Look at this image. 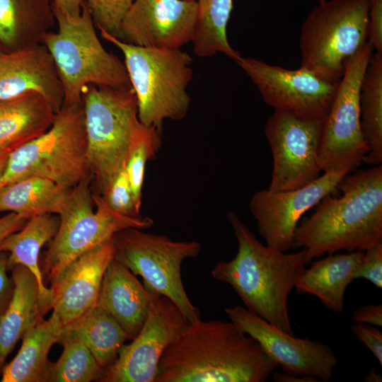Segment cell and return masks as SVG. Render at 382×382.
Masks as SVG:
<instances>
[{
  "label": "cell",
  "mask_w": 382,
  "mask_h": 382,
  "mask_svg": "<svg viewBox=\"0 0 382 382\" xmlns=\"http://www.w3.org/2000/svg\"><path fill=\"white\" fill-rule=\"evenodd\" d=\"M197 15L196 0H135L115 37L141 47L180 50L192 41Z\"/></svg>",
  "instance_id": "17"
},
{
  "label": "cell",
  "mask_w": 382,
  "mask_h": 382,
  "mask_svg": "<svg viewBox=\"0 0 382 382\" xmlns=\"http://www.w3.org/2000/svg\"><path fill=\"white\" fill-rule=\"evenodd\" d=\"M23 216L9 212L0 218V243L10 234L20 230L27 222Z\"/></svg>",
  "instance_id": "39"
},
{
  "label": "cell",
  "mask_w": 382,
  "mask_h": 382,
  "mask_svg": "<svg viewBox=\"0 0 382 382\" xmlns=\"http://www.w3.org/2000/svg\"><path fill=\"white\" fill-rule=\"evenodd\" d=\"M37 93L55 112L62 108L64 92L54 63L42 43L4 52L0 51V101Z\"/></svg>",
  "instance_id": "19"
},
{
  "label": "cell",
  "mask_w": 382,
  "mask_h": 382,
  "mask_svg": "<svg viewBox=\"0 0 382 382\" xmlns=\"http://www.w3.org/2000/svg\"><path fill=\"white\" fill-rule=\"evenodd\" d=\"M360 128L368 153L363 162L382 163V54L374 52L359 91Z\"/></svg>",
  "instance_id": "29"
},
{
  "label": "cell",
  "mask_w": 382,
  "mask_h": 382,
  "mask_svg": "<svg viewBox=\"0 0 382 382\" xmlns=\"http://www.w3.org/2000/svg\"><path fill=\"white\" fill-rule=\"evenodd\" d=\"M354 278L364 279L377 288H382V241L364 250L355 270Z\"/></svg>",
  "instance_id": "34"
},
{
  "label": "cell",
  "mask_w": 382,
  "mask_h": 382,
  "mask_svg": "<svg viewBox=\"0 0 382 382\" xmlns=\"http://www.w3.org/2000/svg\"><path fill=\"white\" fill-rule=\"evenodd\" d=\"M368 42L382 54V0H370Z\"/></svg>",
  "instance_id": "36"
},
{
  "label": "cell",
  "mask_w": 382,
  "mask_h": 382,
  "mask_svg": "<svg viewBox=\"0 0 382 382\" xmlns=\"http://www.w3.org/2000/svg\"><path fill=\"white\" fill-rule=\"evenodd\" d=\"M51 4L71 16L81 14L84 0H50Z\"/></svg>",
  "instance_id": "40"
},
{
  "label": "cell",
  "mask_w": 382,
  "mask_h": 382,
  "mask_svg": "<svg viewBox=\"0 0 382 382\" xmlns=\"http://www.w3.org/2000/svg\"><path fill=\"white\" fill-rule=\"evenodd\" d=\"M8 255L0 252V318L7 309L13 292V279L7 275Z\"/></svg>",
  "instance_id": "37"
},
{
  "label": "cell",
  "mask_w": 382,
  "mask_h": 382,
  "mask_svg": "<svg viewBox=\"0 0 382 382\" xmlns=\"http://www.w3.org/2000/svg\"><path fill=\"white\" fill-rule=\"evenodd\" d=\"M238 251L228 261L219 262L212 277L230 285L245 307L270 324L294 335L289 314L291 292L311 260L306 252L286 253L261 243L233 212L226 214Z\"/></svg>",
  "instance_id": "3"
},
{
  "label": "cell",
  "mask_w": 382,
  "mask_h": 382,
  "mask_svg": "<svg viewBox=\"0 0 382 382\" xmlns=\"http://www.w3.org/2000/svg\"><path fill=\"white\" fill-rule=\"evenodd\" d=\"M72 188L41 177H25L0 189V212L16 213L27 220L45 214H59Z\"/></svg>",
  "instance_id": "28"
},
{
  "label": "cell",
  "mask_w": 382,
  "mask_h": 382,
  "mask_svg": "<svg viewBox=\"0 0 382 382\" xmlns=\"http://www.w3.org/2000/svg\"><path fill=\"white\" fill-rule=\"evenodd\" d=\"M187 323L168 298L156 294L141 330L122 346L100 382H155L162 354Z\"/></svg>",
  "instance_id": "14"
},
{
  "label": "cell",
  "mask_w": 382,
  "mask_h": 382,
  "mask_svg": "<svg viewBox=\"0 0 382 382\" xmlns=\"http://www.w3.org/2000/svg\"><path fill=\"white\" fill-rule=\"evenodd\" d=\"M135 0H84L95 26L115 37L122 19Z\"/></svg>",
  "instance_id": "32"
},
{
  "label": "cell",
  "mask_w": 382,
  "mask_h": 382,
  "mask_svg": "<svg viewBox=\"0 0 382 382\" xmlns=\"http://www.w3.org/2000/svg\"><path fill=\"white\" fill-rule=\"evenodd\" d=\"M161 133L154 127L144 125L125 168L134 204L139 211L145 167L146 162L155 156L161 146Z\"/></svg>",
  "instance_id": "31"
},
{
  "label": "cell",
  "mask_w": 382,
  "mask_h": 382,
  "mask_svg": "<svg viewBox=\"0 0 382 382\" xmlns=\"http://www.w3.org/2000/svg\"><path fill=\"white\" fill-rule=\"evenodd\" d=\"M52 9L57 30L45 33L41 43L54 63L64 92L63 105L82 103L83 91L88 85L132 88L124 62L103 46L84 4L78 16L53 5Z\"/></svg>",
  "instance_id": "4"
},
{
  "label": "cell",
  "mask_w": 382,
  "mask_h": 382,
  "mask_svg": "<svg viewBox=\"0 0 382 382\" xmlns=\"http://www.w3.org/2000/svg\"><path fill=\"white\" fill-rule=\"evenodd\" d=\"M87 158L93 194L103 196L128 158L142 130L133 89L88 85L82 93Z\"/></svg>",
  "instance_id": "5"
},
{
  "label": "cell",
  "mask_w": 382,
  "mask_h": 382,
  "mask_svg": "<svg viewBox=\"0 0 382 382\" xmlns=\"http://www.w3.org/2000/svg\"><path fill=\"white\" fill-rule=\"evenodd\" d=\"M59 224V218L54 214L35 216L28 219L20 230L10 234L0 243V252H6L8 255V270L16 265H21L35 274L47 313L52 309L50 290L43 282L39 255L42 246L56 234Z\"/></svg>",
  "instance_id": "26"
},
{
  "label": "cell",
  "mask_w": 382,
  "mask_h": 382,
  "mask_svg": "<svg viewBox=\"0 0 382 382\" xmlns=\"http://www.w3.org/2000/svg\"><path fill=\"white\" fill-rule=\"evenodd\" d=\"M6 160L3 161H0V178H1V175H2V174H3V172H4L5 166H6Z\"/></svg>",
  "instance_id": "43"
},
{
  "label": "cell",
  "mask_w": 382,
  "mask_h": 382,
  "mask_svg": "<svg viewBox=\"0 0 382 382\" xmlns=\"http://www.w3.org/2000/svg\"><path fill=\"white\" fill-rule=\"evenodd\" d=\"M370 0H328L306 17L300 33L301 66L331 83L367 42Z\"/></svg>",
  "instance_id": "8"
},
{
  "label": "cell",
  "mask_w": 382,
  "mask_h": 382,
  "mask_svg": "<svg viewBox=\"0 0 382 382\" xmlns=\"http://www.w3.org/2000/svg\"><path fill=\"white\" fill-rule=\"evenodd\" d=\"M113 258L111 238L74 259L50 281L51 308L59 316L63 327L98 302L103 275Z\"/></svg>",
  "instance_id": "18"
},
{
  "label": "cell",
  "mask_w": 382,
  "mask_h": 382,
  "mask_svg": "<svg viewBox=\"0 0 382 382\" xmlns=\"http://www.w3.org/2000/svg\"><path fill=\"white\" fill-rule=\"evenodd\" d=\"M55 113L37 93L0 101V161L47 131Z\"/></svg>",
  "instance_id": "22"
},
{
  "label": "cell",
  "mask_w": 382,
  "mask_h": 382,
  "mask_svg": "<svg viewBox=\"0 0 382 382\" xmlns=\"http://www.w3.org/2000/svg\"><path fill=\"white\" fill-rule=\"evenodd\" d=\"M363 254L364 250L335 253L313 262L304 269L294 289L299 294L315 296L332 312L342 313L346 289L355 279Z\"/></svg>",
  "instance_id": "23"
},
{
  "label": "cell",
  "mask_w": 382,
  "mask_h": 382,
  "mask_svg": "<svg viewBox=\"0 0 382 382\" xmlns=\"http://www.w3.org/2000/svg\"><path fill=\"white\" fill-rule=\"evenodd\" d=\"M274 382H319L316 378L305 376H297L285 372H273L271 375Z\"/></svg>",
  "instance_id": "41"
},
{
  "label": "cell",
  "mask_w": 382,
  "mask_h": 382,
  "mask_svg": "<svg viewBox=\"0 0 382 382\" xmlns=\"http://www.w3.org/2000/svg\"><path fill=\"white\" fill-rule=\"evenodd\" d=\"M356 323L371 325L375 327H382V306L381 304H367L356 309L352 316Z\"/></svg>",
  "instance_id": "38"
},
{
  "label": "cell",
  "mask_w": 382,
  "mask_h": 382,
  "mask_svg": "<svg viewBox=\"0 0 382 382\" xmlns=\"http://www.w3.org/2000/svg\"><path fill=\"white\" fill-rule=\"evenodd\" d=\"M99 31L102 38L123 54L142 125L162 133L166 120L186 117L191 101L187 89L193 77L192 58L188 53L128 44Z\"/></svg>",
  "instance_id": "6"
},
{
  "label": "cell",
  "mask_w": 382,
  "mask_h": 382,
  "mask_svg": "<svg viewBox=\"0 0 382 382\" xmlns=\"http://www.w3.org/2000/svg\"><path fill=\"white\" fill-rule=\"evenodd\" d=\"M102 197L115 212L129 217H141L134 204L125 168L117 173Z\"/></svg>",
  "instance_id": "33"
},
{
  "label": "cell",
  "mask_w": 382,
  "mask_h": 382,
  "mask_svg": "<svg viewBox=\"0 0 382 382\" xmlns=\"http://www.w3.org/2000/svg\"><path fill=\"white\" fill-rule=\"evenodd\" d=\"M58 343L63 346V352L55 363L50 364L48 382L100 381L104 369L83 342L62 338Z\"/></svg>",
  "instance_id": "30"
},
{
  "label": "cell",
  "mask_w": 382,
  "mask_h": 382,
  "mask_svg": "<svg viewBox=\"0 0 382 382\" xmlns=\"http://www.w3.org/2000/svg\"><path fill=\"white\" fill-rule=\"evenodd\" d=\"M363 380L366 382H381L382 378L380 373L376 372L374 369L371 368L364 376Z\"/></svg>",
  "instance_id": "42"
},
{
  "label": "cell",
  "mask_w": 382,
  "mask_h": 382,
  "mask_svg": "<svg viewBox=\"0 0 382 382\" xmlns=\"http://www.w3.org/2000/svg\"><path fill=\"white\" fill-rule=\"evenodd\" d=\"M348 173L325 172L311 183L294 190L256 192L250 200L249 209L266 245L282 252L293 248L295 231L301 216L326 195L335 193Z\"/></svg>",
  "instance_id": "15"
},
{
  "label": "cell",
  "mask_w": 382,
  "mask_h": 382,
  "mask_svg": "<svg viewBox=\"0 0 382 382\" xmlns=\"http://www.w3.org/2000/svg\"><path fill=\"white\" fill-rule=\"evenodd\" d=\"M62 328L59 316L53 311L49 319L28 330L17 354L2 367L1 381L47 382L51 364L48 354L58 343Z\"/></svg>",
  "instance_id": "24"
},
{
  "label": "cell",
  "mask_w": 382,
  "mask_h": 382,
  "mask_svg": "<svg viewBox=\"0 0 382 382\" xmlns=\"http://www.w3.org/2000/svg\"><path fill=\"white\" fill-rule=\"evenodd\" d=\"M128 228L112 238L114 258L139 275L149 291L168 298L188 323L201 318L199 309L190 300L183 284L181 266L201 251L197 241H174L166 236Z\"/></svg>",
  "instance_id": "10"
},
{
  "label": "cell",
  "mask_w": 382,
  "mask_h": 382,
  "mask_svg": "<svg viewBox=\"0 0 382 382\" xmlns=\"http://www.w3.org/2000/svg\"><path fill=\"white\" fill-rule=\"evenodd\" d=\"M127 267L113 258L103 275L98 302L134 339L141 330L154 297Z\"/></svg>",
  "instance_id": "20"
},
{
  "label": "cell",
  "mask_w": 382,
  "mask_h": 382,
  "mask_svg": "<svg viewBox=\"0 0 382 382\" xmlns=\"http://www.w3.org/2000/svg\"><path fill=\"white\" fill-rule=\"evenodd\" d=\"M236 62L269 106L300 117L325 120L338 82H329L301 66L287 69L242 57Z\"/></svg>",
  "instance_id": "13"
},
{
  "label": "cell",
  "mask_w": 382,
  "mask_h": 382,
  "mask_svg": "<svg viewBox=\"0 0 382 382\" xmlns=\"http://www.w3.org/2000/svg\"><path fill=\"white\" fill-rule=\"evenodd\" d=\"M10 271L13 292L0 318V374L18 340L28 330L42 321L47 313L35 274L21 265H15Z\"/></svg>",
  "instance_id": "21"
},
{
  "label": "cell",
  "mask_w": 382,
  "mask_h": 382,
  "mask_svg": "<svg viewBox=\"0 0 382 382\" xmlns=\"http://www.w3.org/2000/svg\"><path fill=\"white\" fill-rule=\"evenodd\" d=\"M54 21L50 0H0V42L13 51L40 44Z\"/></svg>",
  "instance_id": "25"
},
{
  "label": "cell",
  "mask_w": 382,
  "mask_h": 382,
  "mask_svg": "<svg viewBox=\"0 0 382 382\" xmlns=\"http://www.w3.org/2000/svg\"><path fill=\"white\" fill-rule=\"evenodd\" d=\"M29 176L68 188L91 176L83 103L62 105L47 131L8 157L0 189Z\"/></svg>",
  "instance_id": "7"
},
{
  "label": "cell",
  "mask_w": 382,
  "mask_h": 382,
  "mask_svg": "<svg viewBox=\"0 0 382 382\" xmlns=\"http://www.w3.org/2000/svg\"><path fill=\"white\" fill-rule=\"evenodd\" d=\"M328 0H318V3H322V2H324V1H326Z\"/></svg>",
  "instance_id": "44"
},
{
  "label": "cell",
  "mask_w": 382,
  "mask_h": 382,
  "mask_svg": "<svg viewBox=\"0 0 382 382\" xmlns=\"http://www.w3.org/2000/svg\"><path fill=\"white\" fill-rule=\"evenodd\" d=\"M231 321L257 340L284 372L328 381L334 374L337 358L326 344L296 337L270 324L243 306L225 308Z\"/></svg>",
  "instance_id": "16"
},
{
  "label": "cell",
  "mask_w": 382,
  "mask_h": 382,
  "mask_svg": "<svg viewBox=\"0 0 382 382\" xmlns=\"http://www.w3.org/2000/svg\"><path fill=\"white\" fill-rule=\"evenodd\" d=\"M277 367L232 321L199 318L164 350L155 382H265Z\"/></svg>",
  "instance_id": "1"
},
{
  "label": "cell",
  "mask_w": 382,
  "mask_h": 382,
  "mask_svg": "<svg viewBox=\"0 0 382 382\" xmlns=\"http://www.w3.org/2000/svg\"><path fill=\"white\" fill-rule=\"evenodd\" d=\"M354 336L363 343L382 365V332L375 326L355 323L351 327Z\"/></svg>",
  "instance_id": "35"
},
{
  "label": "cell",
  "mask_w": 382,
  "mask_h": 382,
  "mask_svg": "<svg viewBox=\"0 0 382 382\" xmlns=\"http://www.w3.org/2000/svg\"><path fill=\"white\" fill-rule=\"evenodd\" d=\"M62 338L76 339L83 342L103 369L115 361L120 349L130 340L99 302L79 318L63 327L59 340Z\"/></svg>",
  "instance_id": "27"
},
{
  "label": "cell",
  "mask_w": 382,
  "mask_h": 382,
  "mask_svg": "<svg viewBox=\"0 0 382 382\" xmlns=\"http://www.w3.org/2000/svg\"><path fill=\"white\" fill-rule=\"evenodd\" d=\"M323 125V120L274 110L265 127L273 162L270 190H294L323 173L318 161Z\"/></svg>",
  "instance_id": "12"
},
{
  "label": "cell",
  "mask_w": 382,
  "mask_h": 382,
  "mask_svg": "<svg viewBox=\"0 0 382 382\" xmlns=\"http://www.w3.org/2000/svg\"><path fill=\"white\" fill-rule=\"evenodd\" d=\"M374 52L366 42L345 64L342 78L323 121L318 161L323 173L352 171L368 153L359 120L361 81Z\"/></svg>",
  "instance_id": "11"
},
{
  "label": "cell",
  "mask_w": 382,
  "mask_h": 382,
  "mask_svg": "<svg viewBox=\"0 0 382 382\" xmlns=\"http://www.w3.org/2000/svg\"><path fill=\"white\" fill-rule=\"evenodd\" d=\"M296 228L293 248L310 260L340 250H365L382 241V166L348 173Z\"/></svg>",
  "instance_id": "2"
},
{
  "label": "cell",
  "mask_w": 382,
  "mask_h": 382,
  "mask_svg": "<svg viewBox=\"0 0 382 382\" xmlns=\"http://www.w3.org/2000/svg\"><path fill=\"white\" fill-rule=\"evenodd\" d=\"M57 231L44 254L42 274L50 281L74 259L108 240L118 231L154 225L149 217L133 218L113 211L102 196L93 194L91 177L72 187L59 213Z\"/></svg>",
  "instance_id": "9"
}]
</instances>
